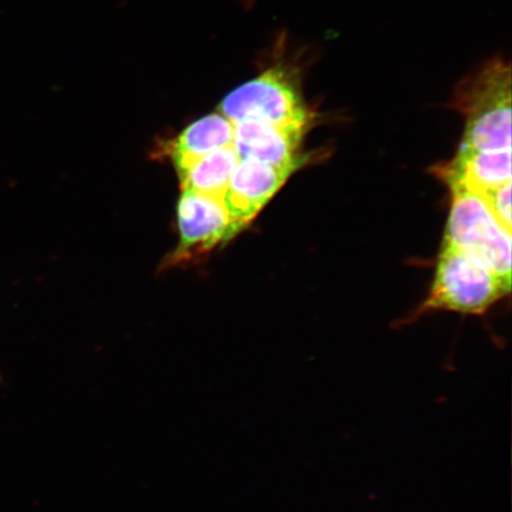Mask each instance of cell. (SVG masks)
Masks as SVG:
<instances>
[{
  "instance_id": "cell-10",
  "label": "cell",
  "mask_w": 512,
  "mask_h": 512,
  "mask_svg": "<svg viewBox=\"0 0 512 512\" xmlns=\"http://www.w3.org/2000/svg\"><path fill=\"white\" fill-rule=\"evenodd\" d=\"M240 162L234 146L224 147L196 160L179 174L183 191L222 198L236 165Z\"/></svg>"
},
{
  "instance_id": "cell-6",
  "label": "cell",
  "mask_w": 512,
  "mask_h": 512,
  "mask_svg": "<svg viewBox=\"0 0 512 512\" xmlns=\"http://www.w3.org/2000/svg\"><path fill=\"white\" fill-rule=\"evenodd\" d=\"M294 171L258 160L240 159L222 197L235 226L239 230L246 227Z\"/></svg>"
},
{
  "instance_id": "cell-5",
  "label": "cell",
  "mask_w": 512,
  "mask_h": 512,
  "mask_svg": "<svg viewBox=\"0 0 512 512\" xmlns=\"http://www.w3.org/2000/svg\"><path fill=\"white\" fill-rule=\"evenodd\" d=\"M179 246L172 262L197 258L240 232L222 198L183 191L177 207Z\"/></svg>"
},
{
  "instance_id": "cell-7",
  "label": "cell",
  "mask_w": 512,
  "mask_h": 512,
  "mask_svg": "<svg viewBox=\"0 0 512 512\" xmlns=\"http://www.w3.org/2000/svg\"><path fill=\"white\" fill-rule=\"evenodd\" d=\"M304 134L261 121H240L234 124L233 146L240 159L297 170L302 164L298 149Z\"/></svg>"
},
{
  "instance_id": "cell-8",
  "label": "cell",
  "mask_w": 512,
  "mask_h": 512,
  "mask_svg": "<svg viewBox=\"0 0 512 512\" xmlns=\"http://www.w3.org/2000/svg\"><path fill=\"white\" fill-rule=\"evenodd\" d=\"M439 172L451 189L463 188L483 195L511 182V150L480 152L459 149L457 157Z\"/></svg>"
},
{
  "instance_id": "cell-3",
  "label": "cell",
  "mask_w": 512,
  "mask_h": 512,
  "mask_svg": "<svg viewBox=\"0 0 512 512\" xmlns=\"http://www.w3.org/2000/svg\"><path fill=\"white\" fill-rule=\"evenodd\" d=\"M219 111L233 124L261 121L303 133L315 118L296 83L280 69L267 70L259 78L234 89L222 100Z\"/></svg>"
},
{
  "instance_id": "cell-11",
  "label": "cell",
  "mask_w": 512,
  "mask_h": 512,
  "mask_svg": "<svg viewBox=\"0 0 512 512\" xmlns=\"http://www.w3.org/2000/svg\"><path fill=\"white\" fill-rule=\"evenodd\" d=\"M482 196L499 222L511 232V182L486 191Z\"/></svg>"
},
{
  "instance_id": "cell-1",
  "label": "cell",
  "mask_w": 512,
  "mask_h": 512,
  "mask_svg": "<svg viewBox=\"0 0 512 512\" xmlns=\"http://www.w3.org/2000/svg\"><path fill=\"white\" fill-rule=\"evenodd\" d=\"M456 107L465 117L460 149L511 150V68L508 63L491 62L459 85Z\"/></svg>"
},
{
  "instance_id": "cell-4",
  "label": "cell",
  "mask_w": 512,
  "mask_h": 512,
  "mask_svg": "<svg viewBox=\"0 0 512 512\" xmlns=\"http://www.w3.org/2000/svg\"><path fill=\"white\" fill-rule=\"evenodd\" d=\"M509 292L489 268L445 243L426 307L480 315Z\"/></svg>"
},
{
  "instance_id": "cell-2",
  "label": "cell",
  "mask_w": 512,
  "mask_h": 512,
  "mask_svg": "<svg viewBox=\"0 0 512 512\" xmlns=\"http://www.w3.org/2000/svg\"><path fill=\"white\" fill-rule=\"evenodd\" d=\"M445 243L472 256L511 288V232L477 192L453 188Z\"/></svg>"
},
{
  "instance_id": "cell-9",
  "label": "cell",
  "mask_w": 512,
  "mask_h": 512,
  "mask_svg": "<svg viewBox=\"0 0 512 512\" xmlns=\"http://www.w3.org/2000/svg\"><path fill=\"white\" fill-rule=\"evenodd\" d=\"M234 124L220 112L190 124L170 145V158L179 174L196 160L233 146Z\"/></svg>"
}]
</instances>
